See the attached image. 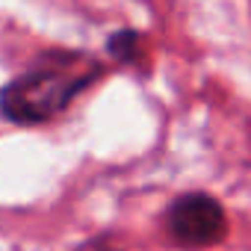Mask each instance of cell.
<instances>
[{
  "label": "cell",
  "instance_id": "6da1fadb",
  "mask_svg": "<svg viewBox=\"0 0 251 251\" xmlns=\"http://www.w3.org/2000/svg\"><path fill=\"white\" fill-rule=\"evenodd\" d=\"M103 65L80 50H50L0 89V115L12 124H45L86 92Z\"/></svg>",
  "mask_w": 251,
  "mask_h": 251
},
{
  "label": "cell",
  "instance_id": "7a4b0ae2",
  "mask_svg": "<svg viewBox=\"0 0 251 251\" xmlns=\"http://www.w3.org/2000/svg\"><path fill=\"white\" fill-rule=\"evenodd\" d=\"M166 233L180 248H210L227 236V213L207 192H183L166 210Z\"/></svg>",
  "mask_w": 251,
  "mask_h": 251
},
{
  "label": "cell",
  "instance_id": "3957f363",
  "mask_svg": "<svg viewBox=\"0 0 251 251\" xmlns=\"http://www.w3.org/2000/svg\"><path fill=\"white\" fill-rule=\"evenodd\" d=\"M106 48H109V53H112L115 59L130 62V59L139 56V33H136V30H118V33L109 36Z\"/></svg>",
  "mask_w": 251,
  "mask_h": 251
},
{
  "label": "cell",
  "instance_id": "277c9868",
  "mask_svg": "<svg viewBox=\"0 0 251 251\" xmlns=\"http://www.w3.org/2000/svg\"><path fill=\"white\" fill-rule=\"evenodd\" d=\"M74 251H118L106 236H95V239H89V242H83V245H77Z\"/></svg>",
  "mask_w": 251,
  "mask_h": 251
}]
</instances>
